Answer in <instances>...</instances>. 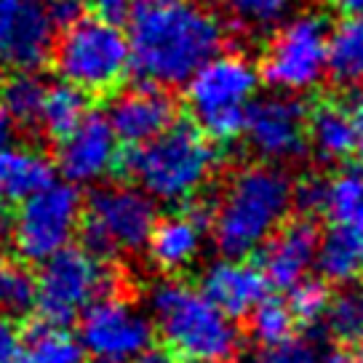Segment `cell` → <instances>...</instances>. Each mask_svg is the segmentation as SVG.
Listing matches in <instances>:
<instances>
[{
    "instance_id": "1",
    "label": "cell",
    "mask_w": 363,
    "mask_h": 363,
    "mask_svg": "<svg viewBox=\"0 0 363 363\" xmlns=\"http://www.w3.org/2000/svg\"><path fill=\"white\" fill-rule=\"evenodd\" d=\"M125 22L128 69L158 89L184 86L225 45L219 16L201 0H134Z\"/></svg>"
},
{
    "instance_id": "2",
    "label": "cell",
    "mask_w": 363,
    "mask_h": 363,
    "mask_svg": "<svg viewBox=\"0 0 363 363\" xmlns=\"http://www.w3.org/2000/svg\"><path fill=\"white\" fill-rule=\"evenodd\" d=\"M289 174L272 163L240 169L211 208V235L222 257L246 259L286 222L291 211Z\"/></svg>"
},
{
    "instance_id": "3",
    "label": "cell",
    "mask_w": 363,
    "mask_h": 363,
    "mask_svg": "<svg viewBox=\"0 0 363 363\" xmlns=\"http://www.w3.org/2000/svg\"><path fill=\"white\" fill-rule=\"evenodd\" d=\"M152 329L166 350L187 363H233L240 352V331L219 307L193 286L160 281L150 291Z\"/></svg>"
},
{
    "instance_id": "4",
    "label": "cell",
    "mask_w": 363,
    "mask_h": 363,
    "mask_svg": "<svg viewBox=\"0 0 363 363\" xmlns=\"http://www.w3.org/2000/svg\"><path fill=\"white\" fill-rule=\"evenodd\" d=\"M139 190L160 203H187L201 193L216 169L211 139L190 123H171L163 134L121 158Z\"/></svg>"
},
{
    "instance_id": "5",
    "label": "cell",
    "mask_w": 363,
    "mask_h": 363,
    "mask_svg": "<svg viewBox=\"0 0 363 363\" xmlns=\"http://www.w3.org/2000/svg\"><path fill=\"white\" fill-rule=\"evenodd\" d=\"M259 69L243 54H216L184 83L195 125L211 142H230L243 131V115L259 91Z\"/></svg>"
},
{
    "instance_id": "6",
    "label": "cell",
    "mask_w": 363,
    "mask_h": 363,
    "mask_svg": "<svg viewBox=\"0 0 363 363\" xmlns=\"http://www.w3.org/2000/svg\"><path fill=\"white\" fill-rule=\"evenodd\" d=\"M59 78L83 94H107L128 72V40L118 24L99 16H80L54 40Z\"/></svg>"
},
{
    "instance_id": "7",
    "label": "cell",
    "mask_w": 363,
    "mask_h": 363,
    "mask_svg": "<svg viewBox=\"0 0 363 363\" xmlns=\"http://www.w3.org/2000/svg\"><path fill=\"white\" fill-rule=\"evenodd\" d=\"M40 264L43 267L35 278V310L48 323L69 326L91 302L113 294L118 286L107 259L86 246L69 243Z\"/></svg>"
},
{
    "instance_id": "8",
    "label": "cell",
    "mask_w": 363,
    "mask_h": 363,
    "mask_svg": "<svg viewBox=\"0 0 363 363\" xmlns=\"http://www.w3.org/2000/svg\"><path fill=\"white\" fill-rule=\"evenodd\" d=\"M155 222V203L139 187H99L83 203V246L102 259L139 251L147 246Z\"/></svg>"
},
{
    "instance_id": "9",
    "label": "cell",
    "mask_w": 363,
    "mask_h": 363,
    "mask_svg": "<svg viewBox=\"0 0 363 363\" xmlns=\"http://www.w3.org/2000/svg\"><path fill=\"white\" fill-rule=\"evenodd\" d=\"M83 195L69 182H51L48 187L24 198L11 219V243L27 262H45L72 243L80 230Z\"/></svg>"
},
{
    "instance_id": "10",
    "label": "cell",
    "mask_w": 363,
    "mask_h": 363,
    "mask_svg": "<svg viewBox=\"0 0 363 363\" xmlns=\"http://www.w3.org/2000/svg\"><path fill=\"white\" fill-rule=\"evenodd\" d=\"M329 67V27L318 13H299L272 35L259 75L284 94L313 91Z\"/></svg>"
},
{
    "instance_id": "11",
    "label": "cell",
    "mask_w": 363,
    "mask_h": 363,
    "mask_svg": "<svg viewBox=\"0 0 363 363\" xmlns=\"http://www.w3.org/2000/svg\"><path fill=\"white\" fill-rule=\"evenodd\" d=\"M152 320L134 302L107 294L80 313V345L99 363H131L152 347Z\"/></svg>"
},
{
    "instance_id": "12",
    "label": "cell",
    "mask_w": 363,
    "mask_h": 363,
    "mask_svg": "<svg viewBox=\"0 0 363 363\" xmlns=\"http://www.w3.org/2000/svg\"><path fill=\"white\" fill-rule=\"evenodd\" d=\"M240 134L264 163H289L302 158L307 150L305 104L291 94L251 99Z\"/></svg>"
},
{
    "instance_id": "13",
    "label": "cell",
    "mask_w": 363,
    "mask_h": 363,
    "mask_svg": "<svg viewBox=\"0 0 363 363\" xmlns=\"http://www.w3.org/2000/svg\"><path fill=\"white\" fill-rule=\"evenodd\" d=\"M57 24L48 0H0V67L38 69L48 62Z\"/></svg>"
},
{
    "instance_id": "14",
    "label": "cell",
    "mask_w": 363,
    "mask_h": 363,
    "mask_svg": "<svg viewBox=\"0 0 363 363\" xmlns=\"http://www.w3.org/2000/svg\"><path fill=\"white\" fill-rule=\"evenodd\" d=\"M57 166L69 184H94L121 163V142L104 113H86L69 134L57 139Z\"/></svg>"
},
{
    "instance_id": "15",
    "label": "cell",
    "mask_w": 363,
    "mask_h": 363,
    "mask_svg": "<svg viewBox=\"0 0 363 363\" xmlns=\"http://www.w3.org/2000/svg\"><path fill=\"white\" fill-rule=\"evenodd\" d=\"M177 118V104L166 89L139 83L134 89H125L110 102L107 121L113 125L118 142L128 147H139L150 139L163 134Z\"/></svg>"
},
{
    "instance_id": "16",
    "label": "cell",
    "mask_w": 363,
    "mask_h": 363,
    "mask_svg": "<svg viewBox=\"0 0 363 363\" xmlns=\"http://www.w3.org/2000/svg\"><path fill=\"white\" fill-rule=\"evenodd\" d=\"M320 230L313 219H294L284 222L270 238L259 246V270L267 284L275 289H291L302 278H307L310 267L315 264V251Z\"/></svg>"
},
{
    "instance_id": "17",
    "label": "cell",
    "mask_w": 363,
    "mask_h": 363,
    "mask_svg": "<svg viewBox=\"0 0 363 363\" xmlns=\"http://www.w3.org/2000/svg\"><path fill=\"white\" fill-rule=\"evenodd\" d=\"M211 203L190 198L184 211L166 216L163 222H155L147 238V254L155 262V267L163 272L187 270L203 249V233L211 222Z\"/></svg>"
},
{
    "instance_id": "18",
    "label": "cell",
    "mask_w": 363,
    "mask_h": 363,
    "mask_svg": "<svg viewBox=\"0 0 363 363\" xmlns=\"http://www.w3.org/2000/svg\"><path fill=\"white\" fill-rule=\"evenodd\" d=\"M201 291L214 302L227 318L238 320L249 318L251 310L264 296H270V284L259 270V264L246 259H225L208 264L201 278Z\"/></svg>"
},
{
    "instance_id": "19",
    "label": "cell",
    "mask_w": 363,
    "mask_h": 363,
    "mask_svg": "<svg viewBox=\"0 0 363 363\" xmlns=\"http://www.w3.org/2000/svg\"><path fill=\"white\" fill-rule=\"evenodd\" d=\"M54 163L40 150L6 147L0 152V203L19 206L54 182Z\"/></svg>"
},
{
    "instance_id": "20",
    "label": "cell",
    "mask_w": 363,
    "mask_h": 363,
    "mask_svg": "<svg viewBox=\"0 0 363 363\" xmlns=\"http://www.w3.org/2000/svg\"><path fill=\"white\" fill-rule=\"evenodd\" d=\"M307 145L323 163H345L355 152L350 113L334 102H320L307 118Z\"/></svg>"
},
{
    "instance_id": "21",
    "label": "cell",
    "mask_w": 363,
    "mask_h": 363,
    "mask_svg": "<svg viewBox=\"0 0 363 363\" xmlns=\"http://www.w3.org/2000/svg\"><path fill=\"white\" fill-rule=\"evenodd\" d=\"M313 267H318L326 284H350L363 270V235L334 225L318 238Z\"/></svg>"
},
{
    "instance_id": "22",
    "label": "cell",
    "mask_w": 363,
    "mask_h": 363,
    "mask_svg": "<svg viewBox=\"0 0 363 363\" xmlns=\"http://www.w3.org/2000/svg\"><path fill=\"white\" fill-rule=\"evenodd\" d=\"M326 75L337 86H363V16H345L329 33Z\"/></svg>"
},
{
    "instance_id": "23",
    "label": "cell",
    "mask_w": 363,
    "mask_h": 363,
    "mask_svg": "<svg viewBox=\"0 0 363 363\" xmlns=\"http://www.w3.org/2000/svg\"><path fill=\"white\" fill-rule=\"evenodd\" d=\"M323 214L337 227L363 235V171L342 169L334 179H326Z\"/></svg>"
},
{
    "instance_id": "24",
    "label": "cell",
    "mask_w": 363,
    "mask_h": 363,
    "mask_svg": "<svg viewBox=\"0 0 363 363\" xmlns=\"http://www.w3.org/2000/svg\"><path fill=\"white\" fill-rule=\"evenodd\" d=\"M24 352L30 363H86L80 340L59 323L38 320L24 337Z\"/></svg>"
},
{
    "instance_id": "25",
    "label": "cell",
    "mask_w": 363,
    "mask_h": 363,
    "mask_svg": "<svg viewBox=\"0 0 363 363\" xmlns=\"http://www.w3.org/2000/svg\"><path fill=\"white\" fill-rule=\"evenodd\" d=\"M45 80L35 69L11 72L0 86V110L16 125H35L45 96Z\"/></svg>"
},
{
    "instance_id": "26",
    "label": "cell",
    "mask_w": 363,
    "mask_h": 363,
    "mask_svg": "<svg viewBox=\"0 0 363 363\" xmlns=\"http://www.w3.org/2000/svg\"><path fill=\"white\" fill-rule=\"evenodd\" d=\"M86 113H89V96L80 89L62 80L59 86L45 89L40 115H38V125H43V131L48 136L62 139L86 118Z\"/></svg>"
},
{
    "instance_id": "27",
    "label": "cell",
    "mask_w": 363,
    "mask_h": 363,
    "mask_svg": "<svg viewBox=\"0 0 363 363\" xmlns=\"http://www.w3.org/2000/svg\"><path fill=\"white\" fill-rule=\"evenodd\" d=\"M227 19L240 33L267 35L291 19L296 0H219Z\"/></svg>"
},
{
    "instance_id": "28",
    "label": "cell",
    "mask_w": 363,
    "mask_h": 363,
    "mask_svg": "<svg viewBox=\"0 0 363 363\" xmlns=\"http://www.w3.org/2000/svg\"><path fill=\"white\" fill-rule=\"evenodd\" d=\"M323 326L337 342L345 347H361L363 345V289L347 286L340 294L329 299L323 313Z\"/></svg>"
},
{
    "instance_id": "29",
    "label": "cell",
    "mask_w": 363,
    "mask_h": 363,
    "mask_svg": "<svg viewBox=\"0 0 363 363\" xmlns=\"http://www.w3.org/2000/svg\"><path fill=\"white\" fill-rule=\"evenodd\" d=\"M35 307V278L13 257L0 254V315L19 318Z\"/></svg>"
},
{
    "instance_id": "30",
    "label": "cell",
    "mask_w": 363,
    "mask_h": 363,
    "mask_svg": "<svg viewBox=\"0 0 363 363\" xmlns=\"http://www.w3.org/2000/svg\"><path fill=\"white\" fill-rule=\"evenodd\" d=\"M251 337L264 345H275V342L291 337L294 329V315L286 305V299H275V296H264L259 305L251 310Z\"/></svg>"
},
{
    "instance_id": "31",
    "label": "cell",
    "mask_w": 363,
    "mask_h": 363,
    "mask_svg": "<svg viewBox=\"0 0 363 363\" xmlns=\"http://www.w3.org/2000/svg\"><path fill=\"white\" fill-rule=\"evenodd\" d=\"M289 291L291 294L286 299V305H289L291 315H294V323L315 326V323L323 320V313H326L331 299V291L323 278H302Z\"/></svg>"
},
{
    "instance_id": "32",
    "label": "cell",
    "mask_w": 363,
    "mask_h": 363,
    "mask_svg": "<svg viewBox=\"0 0 363 363\" xmlns=\"http://www.w3.org/2000/svg\"><path fill=\"white\" fill-rule=\"evenodd\" d=\"M251 363H323V355L305 337H286L275 345H264Z\"/></svg>"
},
{
    "instance_id": "33",
    "label": "cell",
    "mask_w": 363,
    "mask_h": 363,
    "mask_svg": "<svg viewBox=\"0 0 363 363\" xmlns=\"http://www.w3.org/2000/svg\"><path fill=\"white\" fill-rule=\"evenodd\" d=\"M323 201H326V179H320L315 174L291 184V208L302 211L305 216L320 214Z\"/></svg>"
},
{
    "instance_id": "34",
    "label": "cell",
    "mask_w": 363,
    "mask_h": 363,
    "mask_svg": "<svg viewBox=\"0 0 363 363\" xmlns=\"http://www.w3.org/2000/svg\"><path fill=\"white\" fill-rule=\"evenodd\" d=\"M0 363H30L24 352L22 331L9 315H0Z\"/></svg>"
},
{
    "instance_id": "35",
    "label": "cell",
    "mask_w": 363,
    "mask_h": 363,
    "mask_svg": "<svg viewBox=\"0 0 363 363\" xmlns=\"http://www.w3.org/2000/svg\"><path fill=\"white\" fill-rule=\"evenodd\" d=\"M91 6H94V11L99 19L110 24H121L128 19V11H131V6H134V0H89Z\"/></svg>"
},
{
    "instance_id": "36",
    "label": "cell",
    "mask_w": 363,
    "mask_h": 363,
    "mask_svg": "<svg viewBox=\"0 0 363 363\" xmlns=\"http://www.w3.org/2000/svg\"><path fill=\"white\" fill-rule=\"evenodd\" d=\"M350 123H352V136H355V152L363 155V96H358V99L352 102Z\"/></svg>"
},
{
    "instance_id": "37",
    "label": "cell",
    "mask_w": 363,
    "mask_h": 363,
    "mask_svg": "<svg viewBox=\"0 0 363 363\" xmlns=\"http://www.w3.org/2000/svg\"><path fill=\"white\" fill-rule=\"evenodd\" d=\"M131 363H182V358H177L171 350H158V347H147L142 355H136Z\"/></svg>"
},
{
    "instance_id": "38",
    "label": "cell",
    "mask_w": 363,
    "mask_h": 363,
    "mask_svg": "<svg viewBox=\"0 0 363 363\" xmlns=\"http://www.w3.org/2000/svg\"><path fill=\"white\" fill-rule=\"evenodd\" d=\"M342 16H363V0H331Z\"/></svg>"
},
{
    "instance_id": "39",
    "label": "cell",
    "mask_w": 363,
    "mask_h": 363,
    "mask_svg": "<svg viewBox=\"0 0 363 363\" xmlns=\"http://www.w3.org/2000/svg\"><path fill=\"white\" fill-rule=\"evenodd\" d=\"M323 363H363V352H352V350H334L329 352Z\"/></svg>"
},
{
    "instance_id": "40",
    "label": "cell",
    "mask_w": 363,
    "mask_h": 363,
    "mask_svg": "<svg viewBox=\"0 0 363 363\" xmlns=\"http://www.w3.org/2000/svg\"><path fill=\"white\" fill-rule=\"evenodd\" d=\"M11 139H13V123L0 110V152L6 147H11Z\"/></svg>"
},
{
    "instance_id": "41",
    "label": "cell",
    "mask_w": 363,
    "mask_h": 363,
    "mask_svg": "<svg viewBox=\"0 0 363 363\" xmlns=\"http://www.w3.org/2000/svg\"><path fill=\"white\" fill-rule=\"evenodd\" d=\"M78 3H89V0H78Z\"/></svg>"
}]
</instances>
